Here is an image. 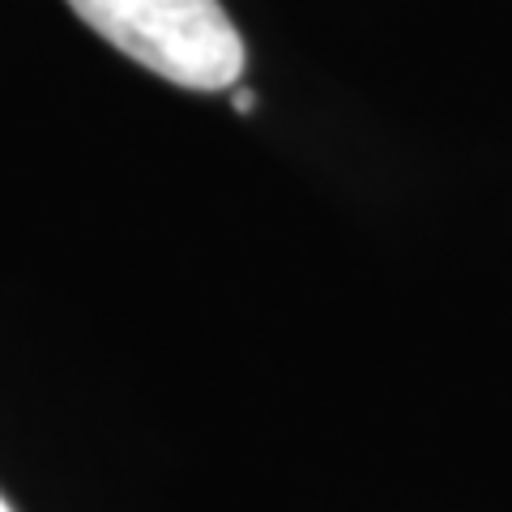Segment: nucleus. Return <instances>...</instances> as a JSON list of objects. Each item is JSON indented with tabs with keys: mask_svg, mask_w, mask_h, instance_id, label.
I'll return each mask as SVG.
<instances>
[{
	"mask_svg": "<svg viewBox=\"0 0 512 512\" xmlns=\"http://www.w3.org/2000/svg\"><path fill=\"white\" fill-rule=\"evenodd\" d=\"M69 9L171 86L231 90L244 73V39L218 0H69Z\"/></svg>",
	"mask_w": 512,
	"mask_h": 512,
	"instance_id": "f257e3e1",
	"label": "nucleus"
},
{
	"mask_svg": "<svg viewBox=\"0 0 512 512\" xmlns=\"http://www.w3.org/2000/svg\"><path fill=\"white\" fill-rule=\"evenodd\" d=\"M235 111H239V116H252V111H256V94L252 90H235Z\"/></svg>",
	"mask_w": 512,
	"mask_h": 512,
	"instance_id": "f03ea898",
	"label": "nucleus"
},
{
	"mask_svg": "<svg viewBox=\"0 0 512 512\" xmlns=\"http://www.w3.org/2000/svg\"><path fill=\"white\" fill-rule=\"evenodd\" d=\"M0 512H13V508H9V504H5V500H0Z\"/></svg>",
	"mask_w": 512,
	"mask_h": 512,
	"instance_id": "7ed1b4c3",
	"label": "nucleus"
}]
</instances>
